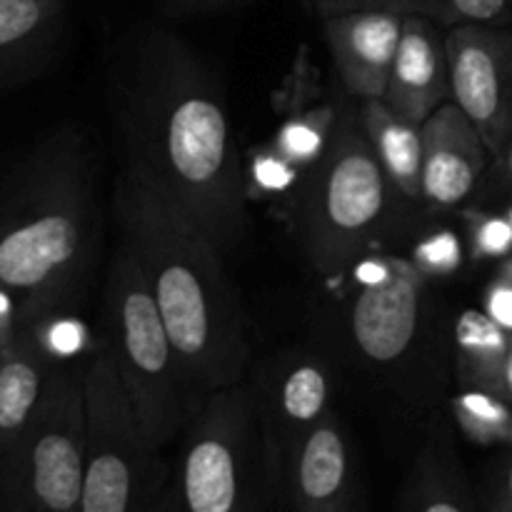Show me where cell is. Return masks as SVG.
<instances>
[{"mask_svg": "<svg viewBox=\"0 0 512 512\" xmlns=\"http://www.w3.org/2000/svg\"><path fill=\"white\" fill-rule=\"evenodd\" d=\"M108 348L143 433L163 453L198 415L205 388L178 353L133 250L118 240L105 275Z\"/></svg>", "mask_w": 512, "mask_h": 512, "instance_id": "4", "label": "cell"}, {"mask_svg": "<svg viewBox=\"0 0 512 512\" xmlns=\"http://www.w3.org/2000/svg\"><path fill=\"white\" fill-rule=\"evenodd\" d=\"M503 398L512 403V345L508 353V363H505V375H503Z\"/></svg>", "mask_w": 512, "mask_h": 512, "instance_id": "30", "label": "cell"}, {"mask_svg": "<svg viewBox=\"0 0 512 512\" xmlns=\"http://www.w3.org/2000/svg\"><path fill=\"white\" fill-rule=\"evenodd\" d=\"M103 238L98 170L80 130L40 138L0 180V288L23 328L70 315Z\"/></svg>", "mask_w": 512, "mask_h": 512, "instance_id": "2", "label": "cell"}, {"mask_svg": "<svg viewBox=\"0 0 512 512\" xmlns=\"http://www.w3.org/2000/svg\"><path fill=\"white\" fill-rule=\"evenodd\" d=\"M63 0H0V93L45 70L63 30Z\"/></svg>", "mask_w": 512, "mask_h": 512, "instance_id": "16", "label": "cell"}, {"mask_svg": "<svg viewBox=\"0 0 512 512\" xmlns=\"http://www.w3.org/2000/svg\"><path fill=\"white\" fill-rule=\"evenodd\" d=\"M490 508L500 510V512H512V458H510L508 468H505L503 478H500V485H498V490H495V500Z\"/></svg>", "mask_w": 512, "mask_h": 512, "instance_id": "29", "label": "cell"}, {"mask_svg": "<svg viewBox=\"0 0 512 512\" xmlns=\"http://www.w3.org/2000/svg\"><path fill=\"white\" fill-rule=\"evenodd\" d=\"M423 198L455 208L478 193L490 168L488 145L455 100L440 105L423 125Z\"/></svg>", "mask_w": 512, "mask_h": 512, "instance_id": "11", "label": "cell"}, {"mask_svg": "<svg viewBox=\"0 0 512 512\" xmlns=\"http://www.w3.org/2000/svg\"><path fill=\"white\" fill-rule=\"evenodd\" d=\"M450 100L463 108L498 155L512 133V30L495 23H455L445 30Z\"/></svg>", "mask_w": 512, "mask_h": 512, "instance_id": "9", "label": "cell"}, {"mask_svg": "<svg viewBox=\"0 0 512 512\" xmlns=\"http://www.w3.org/2000/svg\"><path fill=\"white\" fill-rule=\"evenodd\" d=\"M118 240L133 250L178 353L205 393L245 380L250 350L228 255L125 168L113 190Z\"/></svg>", "mask_w": 512, "mask_h": 512, "instance_id": "3", "label": "cell"}, {"mask_svg": "<svg viewBox=\"0 0 512 512\" xmlns=\"http://www.w3.org/2000/svg\"><path fill=\"white\" fill-rule=\"evenodd\" d=\"M400 508L410 512H470L478 508L448 430H435L415 455L400 495Z\"/></svg>", "mask_w": 512, "mask_h": 512, "instance_id": "17", "label": "cell"}, {"mask_svg": "<svg viewBox=\"0 0 512 512\" xmlns=\"http://www.w3.org/2000/svg\"><path fill=\"white\" fill-rule=\"evenodd\" d=\"M383 100L395 113L418 125H423L440 105L450 100L445 30L435 25L433 15H405L403 35Z\"/></svg>", "mask_w": 512, "mask_h": 512, "instance_id": "14", "label": "cell"}, {"mask_svg": "<svg viewBox=\"0 0 512 512\" xmlns=\"http://www.w3.org/2000/svg\"><path fill=\"white\" fill-rule=\"evenodd\" d=\"M510 0H433V18L440 23H498L508 15Z\"/></svg>", "mask_w": 512, "mask_h": 512, "instance_id": "22", "label": "cell"}, {"mask_svg": "<svg viewBox=\"0 0 512 512\" xmlns=\"http://www.w3.org/2000/svg\"><path fill=\"white\" fill-rule=\"evenodd\" d=\"M235 3H243V0H158V5L168 15H200Z\"/></svg>", "mask_w": 512, "mask_h": 512, "instance_id": "27", "label": "cell"}, {"mask_svg": "<svg viewBox=\"0 0 512 512\" xmlns=\"http://www.w3.org/2000/svg\"><path fill=\"white\" fill-rule=\"evenodd\" d=\"M83 480V365L58 360L33 418L0 455V510L80 512Z\"/></svg>", "mask_w": 512, "mask_h": 512, "instance_id": "8", "label": "cell"}, {"mask_svg": "<svg viewBox=\"0 0 512 512\" xmlns=\"http://www.w3.org/2000/svg\"><path fill=\"white\" fill-rule=\"evenodd\" d=\"M328 395V373L315 360H298L270 383L268 393H258L270 493L278 488L293 445L328 410Z\"/></svg>", "mask_w": 512, "mask_h": 512, "instance_id": "15", "label": "cell"}, {"mask_svg": "<svg viewBox=\"0 0 512 512\" xmlns=\"http://www.w3.org/2000/svg\"><path fill=\"white\" fill-rule=\"evenodd\" d=\"M455 418L478 443H512V403L500 395L463 390L455 400Z\"/></svg>", "mask_w": 512, "mask_h": 512, "instance_id": "21", "label": "cell"}, {"mask_svg": "<svg viewBox=\"0 0 512 512\" xmlns=\"http://www.w3.org/2000/svg\"><path fill=\"white\" fill-rule=\"evenodd\" d=\"M390 188L360 115H345L295 185L293 235L320 275H340L365 253Z\"/></svg>", "mask_w": 512, "mask_h": 512, "instance_id": "5", "label": "cell"}, {"mask_svg": "<svg viewBox=\"0 0 512 512\" xmlns=\"http://www.w3.org/2000/svg\"><path fill=\"white\" fill-rule=\"evenodd\" d=\"M360 120L385 175L405 198H423V130L383 98L363 100Z\"/></svg>", "mask_w": 512, "mask_h": 512, "instance_id": "19", "label": "cell"}, {"mask_svg": "<svg viewBox=\"0 0 512 512\" xmlns=\"http://www.w3.org/2000/svg\"><path fill=\"white\" fill-rule=\"evenodd\" d=\"M53 365L55 360L28 330L0 345V455L33 418Z\"/></svg>", "mask_w": 512, "mask_h": 512, "instance_id": "18", "label": "cell"}, {"mask_svg": "<svg viewBox=\"0 0 512 512\" xmlns=\"http://www.w3.org/2000/svg\"><path fill=\"white\" fill-rule=\"evenodd\" d=\"M423 313L420 270L403 260H378V273L365 275L350 310L353 338L373 363H395L418 338Z\"/></svg>", "mask_w": 512, "mask_h": 512, "instance_id": "10", "label": "cell"}, {"mask_svg": "<svg viewBox=\"0 0 512 512\" xmlns=\"http://www.w3.org/2000/svg\"><path fill=\"white\" fill-rule=\"evenodd\" d=\"M180 440L170 473L173 508L248 512L270 495L258 393L245 380L210 390Z\"/></svg>", "mask_w": 512, "mask_h": 512, "instance_id": "6", "label": "cell"}, {"mask_svg": "<svg viewBox=\"0 0 512 512\" xmlns=\"http://www.w3.org/2000/svg\"><path fill=\"white\" fill-rule=\"evenodd\" d=\"M473 243L478 255H508L512 250L510 218H480L473 228Z\"/></svg>", "mask_w": 512, "mask_h": 512, "instance_id": "24", "label": "cell"}, {"mask_svg": "<svg viewBox=\"0 0 512 512\" xmlns=\"http://www.w3.org/2000/svg\"><path fill=\"white\" fill-rule=\"evenodd\" d=\"M85 480L80 512L173 508L170 470L148 443L108 343L83 365Z\"/></svg>", "mask_w": 512, "mask_h": 512, "instance_id": "7", "label": "cell"}, {"mask_svg": "<svg viewBox=\"0 0 512 512\" xmlns=\"http://www.w3.org/2000/svg\"><path fill=\"white\" fill-rule=\"evenodd\" d=\"M275 493L303 512H338L350 508L353 463L338 418L325 410L298 438L283 465Z\"/></svg>", "mask_w": 512, "mask_h": 512, "instance_id": "12", "label": "cell"}, {"mask_svg": "<svg viewBox=\"0 0 512 512\" xmlns=\"http://www.w3.org/2000/svg\"><path fill=\"white\" fill-rule=\"evenodd\" d=\"M512 333L480 310H465L455 325V365L463 390L500 395Z\"/></svg>", "mask_w": 512, "mask_h": 512, "instance_id": "20", "label": "cell"}, {"mask_svg": "<svg viewBox=\"0 0 512 512\" xmlns=\"http://www.w3.org/2000/svg\"><path fill=\"white\" fill-rule=\"evenodd\" d=\"M120 168L198 225L225 255L245 238V175L213 70L178 35L138 28L108 73Z\"/></svg>", "mask_w": 512, "mask_h": 512, "instance_id": "1", "label": "cell"}, {"mask_svg": "<svg viewBox=\"0 0 512 512\" xmlns=\"http://www.w3.org/2000/svg\"><path fill=\"white\" fill-rule=\"evenodd\" d=\"M485 313L512 333V258L505 260L498 278L493 280L485 295Z\"/></svg>", "mask_w": 512, "mask_h": 512, "instance_id": "25", "label": "cell"}, {"mask_svg": "<svg viewBox=\"0 0 512 512\" xmlns=\"http://www.w3.org/2000/svg\"><path fill=\"white\" fill-rule=\"evenodd\" d=\"M325 38L345 90L360 100L383 98L403 35L405 13L350 10L325 15Z\"/></svg>", "mask_w": 512, "mask_h": 512, "instance_id": "13", "label": "cell"}, {"mask_svg": "<svg viewBox=\"0 0 512 512\" xmlns=\"http://www.w3.org/2000/svg\"><path fill=\"white\" fill-rule=\"evenodd\" d=\"M430 250H433V253H428V250H425V253H423V260L430 265V268H440V270H443L440 260H445V263H448V268L453 270L455 263H458V260H460L458 245H455L450 238L448 240H443V238L435 240V243L430 245Z\"/></svg>", "mask_w": 512, "mask_h": 512, "instance_id": "28", "label": "cell"}, {"mask_svg": "<svg viewBox=\"0 0 512 512\" xmlns=\"http://www.w3.org/2000/svg\"><path fill=\"white\" fill-rule=\"evenodd\" d=\"M318 13L335 15L350 10H395V13L433 15V0H313Z\"/></svg>", "mask_w": 512, "mask_h": 512, "instance_id": "23", "label": "cell"}, {"mask_svg": "<svg viewBox=\"0 0 512 512\" xmlns=\"http://www.w3.org/2000/svg\"><path fill=\"white\" fill-rule=\"evenodd\" d=\"M478 190L485 195V198L512 200V133L508 143L503 145V150L490 160V168L488 173H485L483 183H480Z\"/></svg>", "mask_w": 512, "mask_h": 512, "instance_id": "26", "label": "cell"}]
</instances>
